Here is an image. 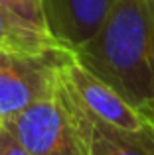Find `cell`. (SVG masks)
I'll return each mask as SVG.
<instances>
[{
  "label": "cell",
  "instance_id": "obj_1",
  "mask_svg": "<svg viewBox=\"0 0 154 155\" xmlns=\"http://www.w3.org/2000/svg\"><path fill=\"white\" fill-rule=\"evenodd\" d=\"M73 55L154 124V0H117Z\"/></svg>",
  "mask_w": 154,
  "mask_h": 155
},
{
  "label": "cell",
  "instance_id": "obj_2",
  "mask_svg": "<svg viewBox=\"0 0 154 155\" xmlns=\"http://www.w3.org/2000/svg\"><path fill=\"white\" fill-rule=\"evenodd\" d=\"M30 155H93L91 116L61 75L50 96L2 122Z\"/></svg>",
  "mask_w": 154,
  "mask_h": 155
},
{
  "label": "cell",
  "instance_id": "obj_3",
  "mask_svg": "<svg viewBox=\"0 0 154 155\" xmlns=\"http://www.w3.org/2000/svg\"><path fill=\"white\" fill-rule=\"evenodd\" d=\"M73 53L63 47L42 51L0 49V122L50 96Z\"/></svg>",
  "mask_w": 154,
  "mask_h": 155
},
{
  "label": "cell",
  "instance_id": "obj_4",
  "mask_svg": "<svg viewBox=\"0 0 154 155\" xmlns=\"http://www.w3.org/2000/svg\"><path fill=\"white\" fill-rule=\"evenodd\" d=\"M61 75L93 120L154 149V124L121 92L87 71L75 55L63 65Z\"/></svg>",
  "mask_w": 154,
  "mask_h": 155
},
{
  "label": "cell",
  "instance_id": "obj_5",
  "mask_svg": "<svg viewBox=\"0 0 154 155\" xmlns=\"http://www.w3.org/2000/svg\"><path fill=\"white\" fill-rule=\"evenodd\" d=\"M117 0H42L46 26L58 45L75 53L107 20Z\"/></svg>",
  "mask_w": 154,
  "mask_h": 155
},
{
  "label": "cell",
  "instance_id": "obj_6",
  "mask_svg": "<svg viewBox=\"0 0 154 155\" xmlns=\"http://www.w3.org/2000/svg\"><path fill=\"white\" fill-rule=\"evenodd\" d=\"M0 14L30 49L42 51L50 47H61L47 31L42 0H0Z\"/></svg>",
  "mask_w": 154,
  "mask_h": 155
},
{
  "label": "cell",
  "instance_id": "obj_7",
  "mask_svg": "<svg viewBox=\"0 0 154 155\" xmlns=\"http://www.w3.org/2000/svg\"><path fill=\"white\" fill-rule=\"evenodd\" d=\"M93 155H154V149L93 120Z\"/></svg>",
  "mask_w": 154,
  "mask_h": 155
},
{
  "label": "cell",
  "instance_id": "obj_8",
  "mask_svg": "<svg viewBox=\"0 0 154 155\" xmlns=\"http://www.w3.org/2000/svg\"><path fill=\"white\" fill-rule=\"evenodd\" d=\"M0 49H26V51H34L26 45L22 38L14 31V28L6 22L2 14H0Z\"/></svg>",
  "mask_w": 154,
  "mask_h": 155
},
{
  "label": "cell",
  "instance_id": "obj_9",
  "mask_svg": "<svg viewBox=\"0 0 154 155\" xmlns=\"http://www.w3.org/2000/svg\"><path fill=\"white\" fill-rule=\"evenodd\" d=\"M0 155H30L22 147L18 140L12 136V132L4 126V136H2V153Z\"/></svg>",
  "mask_w": 154,
  "mask_h": 155
},
{
  "label": "cell",
  "instance_id": "obj_10",
  "mask_svg": "<svg viewBox=\"0 0 154 155\" xmlns=\"http://www.w3.org/2000/svg\"><path fill=\"white\" fill-rule=\"evenodd\" d=\"M2 136H4V124L0 122V153H2Z\"/></svg>",
  "mask_w": 154,
  "mask_h": 155
}]
</instances>
